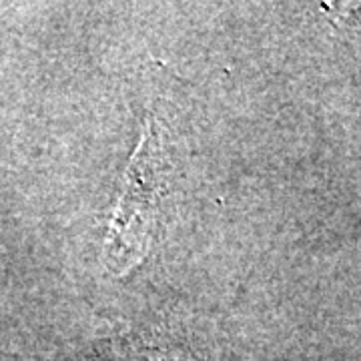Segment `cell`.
Instances as JSON below:
<instances>
[{"label": "cell", "instance_id": "cell-1", "mask_svg": "<svg viewBox=\"0 0 361 361\" xmlns=\"http://www.w3.org/2000/svg\"><path fill=\"white\" fill-rule=\"evenodd\" d=\"M159 137L155 135V123H149V135L142 141L139 155L135 157L133 167L129 171L130 185L127 187V195L123 199V205L118 209L115 219V241L111 253H115V263L123 247L127 249L125 261H133L139 257L142 247L147 245L145 221L149 219V211L153 205V197L159 193V183H163V171L161 169V155L157 153Z\"/></svg>", "mask_w": 361, "mask_h": 361}, {"label": "cell", "instance_id": "cell-2", "mask_svg": "<svg viewBox=\"0 0 361 361\" xmlns=\"http://www.w3.org/2000/svg\"><path fill=\"white\" fill-rule=\"evenodd\" d=\"M92 361H191V357L173 343L163 345L127 337L123 341H111L109 348L99 349Z\"/></svg>", "mask_w": 361, "mask_h": 361}]
</instances>
